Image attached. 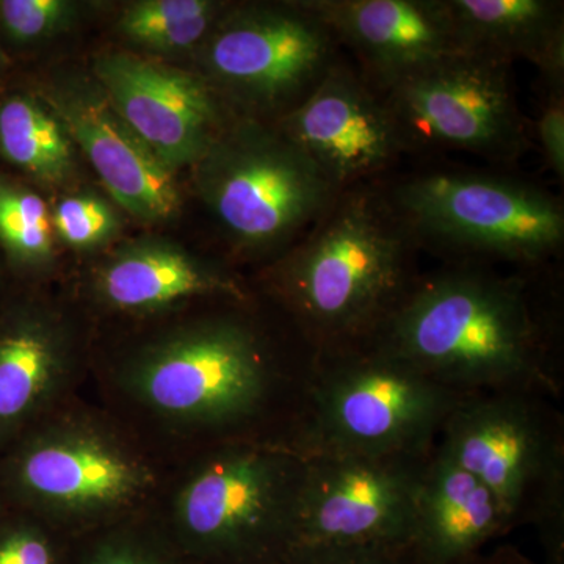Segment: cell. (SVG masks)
I'll use <instances>...</instances> for the list:
<instances>
[{
    "label": "cell",
    "instance_id": "1",
    "mask_svg": "<svg viewBox=\"0 0 564 564\" xmlns=\"http://www.w3.org/2000/svg\"><path fill=\"white\" fill-rule=\"evenodd\" d=\"M193 306L151 318L152 328L118 348L93 351L87 391L170 466L212 445L291 447L314 348L289 318L274 328L256 293Z\"/></svg>",
    "mask_w": 564,
    "mask_h": 564
},
{
    "label": "cell",
    "instance_id": "2",
    "mask_svg": "<svg viewBox=\"0 0 564 564\" xmlns=\"http://www.w3.org/2000/svg\"><path fill=\"white\" fill-rule=\"evenodd\" d=\"M536 273L454 262L419 274L366 340L463 395L530 391L558 400V317Z\"/></svg>",
    "mask_w": 564,
    "mask_h": 564
},
{
    "label": "cell",
    "instance_id": "3",
    "mask_svg": "<svg viewBox=\"0 0 564 564\" xmlns=\"http://www.w3.org/2000/svg\"><path fill=\"white\" fill-rule=\"evenodd\" d=\"M383 184L356 185L267 269L263 292L315 352L369 339L419 274Z\"/></svg>",
    "mask_w": 564,
    "mask_h": 564
},
{
    "label": "cell",
    "instance_id": "4",
    "mask_svg": "<svg viewBox=\"0 0 564 564\" xmlns=\"http://www.w3.org/2000/svg\"><path fill=\"white\" fill-rule=\"evenodd\" d=\"M170 464L85 391L0 455V496L69 538L151 510Z\"/></svg>",
    "mask_w": 564,
    "mask_h": 564
},
{
    "label": "cell",
    "instance_id": "5",
    "mask_svg": "<svg viewBox=\"0 0 564 564\" xmlns=\"http://www.w3.org/2000/svg\"><path fill=\"white\" fill-rule=\"evenodd\" d=\"M304 475L288 445H212L170 466L154 511L188 564H280L296 545Z\"/></svg>",
    "mask_w": 564,
    "mask_h": 564
},
{
    "label": "cell",
    "instance_id": "6",
    "mask_svg": "<svg viewBox=\"0 0 564 564\" xmlns=\"http://www.w3.org/2000/svg\"><path fill=\"white\" fill-rule=\"evenodd\" d=\"M463 397L367 340L317 351L291 447L304 458L430 454Z\"/></svg>",
    "mask_w": 564,
    "mask_h": 564
},
{
    "label": "cell",
    "instance_id": "7",
    "mask_svg": "<svg viewBox=\"0 0 564 564\" xmlns=\"http://www.w3.org/2000/svg\"><path fill=\"white\" fill-rule=\"evenodd\" d=\"M437 444L491 491L511 530L534 527L545 564H564V419L530 391L463 397Z\"/></svg>",
    "mask_w": 564,
    "mask_h": 564
},
{
    "label": "cell",
    "instance_id": "8",
    "mask_svg": "<svg viewBox=\"0 0 564 564\" xmlns=\"http://www.w3.org/2000/svg\"><path fill=\"white\" fill-rule=\"evenodd\" d=\"M415 243L455 262L544 270L564 243L563 204L508 174L432 170L384 187Z\"/></svg>",
    "mask_w": 564,
    "mask_h": 564
},
{
    "label": "cell",
    "instance_id": "9",
    "mask_svg": "<svg viewBox=\"0 0 564 564\" xmlns=\"http://www.w3.org/2000/svg\"><path fill=\"white\" fill-rule=\"evenodd\" d=\"M193 169L203 202L247 251L284 254L340 193L274 122L251 118H236Z\"/></svg>",
    "mask_w": 564,
    "mask_h": 564
},
{
    "label": "cell",
    "instance_id": "10",
    "mask_svg": "<svg viewBox=\"0 0 564 564\" xmlns=\"http://www.w3.org/2000/svg\"><path fill=\"white\" fill-rule=\"evenodd\" d=\"M510 69L507 63L458 52L375 88L404 154L467 152L508 166L529 150Z\"/></svg>",
    "mask_w": 564,
    "mask_h": 564
},
{
    "label": "cell",
    "instance_id": "11",
    "mask_svg": "<svg viewBox=\"0 0 564 564\" xmlns=\"http://www.w3.org/2000/svg\"><path fill=\"white\" fill-rule=\"evenodd\" d=\"M339 43L306 3L225 10L203 43L218 90L276 122L300 106L340 61Z\"/></svg>",
    "mask_w": 564,
    "mask_h": 564
},
{
    "label": "cell",
    "instance_id": "12",
    "mask_svg": "<svg viewBox=\"0 0 564 564\" xmlns=\"http://www.w3.org/2000/svg\"><path fill=\"white\" fill-rule=\"evenodd\" d=\"M432 452L307 456L296 545H410L415 496Z\"/></svg>",
    "mask_w": 564,
    "mask_h": 564
},
{
    "label": "cell",
    "instance_id": "13",
    "mask_svg": "<svg viewBox=\"0 0 564 564\" xmlns=\"http://www.w3.org/2000/svg\"><path fill=\"white\" fill-rule=\"evenodd\" d=\"M93 348L61 304L31 300L0 321V455L87 391Z\"/></svg>",
    "mask_w": 564,
    "mask_h": 564
},
{
    "label": "cell",
    "instance_id": "14",
    "mask_svg": "<svg viewBox=\"0 0 564 564\" xmlns=\"http://www.w3.org/2000/svg\"><path fill=\"white\" fill-rule=\"evenodd\" d=\"M274 124L337 192L377 182L404 154L380 93L343 58Z\"/></svg>",
    "mask_w": 564,
    "mask_h": 564
},
{
    "label": "cell",
    "instance_id": "15",
    "mask_svg": "<svg viewBox=\"0 0 564 564\" xmlns=\"http://www.w3.org/2000/svg\"><path fill=\"white\" fill-rule=\"evenodd\" d=\"M95 79L122 120L172 172L195 166L232 120L210 82L129 52H106ZM239 118V117H237Z\"/></svg>",
    "mask_w": 564,
    "mask_h": 564
},
{
    "label": "cell",
    "instance_id": "16",
    "mask_svg": "<svg viewBox=\"0 0 564 564\" xmlns=\"http://www.w3.org/2000/svg\"><path fill=\"white\" fill-rule=\"evenodd\" d=\"M43 98L122 209L143 221L176 217L181 209L176 173L122 120L98 80H55Z\"/></svg>",
    "mask_w": 564,
    "mask_h": 564
},
{
    "label": "cell",
    "instance_id": "17",
    "mask_svg": "<svg viewBox=\"0 0 564 564\" xmlns=\"http://www.w3.org/2000/svg\"><path fill=\"white\" fill-rule=\"evenodd\" d=\"M85 293L99 313L137 322L210 300L254 295L236 274L161 239L115 248L90 270Z\"/></svg>",
    "mask_w": 564,
    "mask_h": 564
},
{
    "label": "cell",
    "instance_id": "18",
    "mask_svg": "<svg viewBox=\"0 0 564 564\" xmlns=\"http://www.w3.org/2000/svg\"><path fill=\"white\" fill-rule=\"evenodd\" d=\"M373 87L463 52L445 0H304Z\"/></svg>",
    "mask_w": 564,
    "mask_h": 564
},
{
    "label": "cell",
    "instance_id": "19",
    "mask_svg": "<svg viewBox=\"0 0 564 564\" xmlns=\"http://www.w3.org/2000/svg\"><path fill=\"white\" fill-rule=\"evenodd\" d=\"M513 532L491 491L440 444L415 496L410 547L419 564H466Z\"/></svg>",
    "mask_w": 564,
    "mask_h": 564
},
{
    "label": "cell",
    "instance_id": "20",
    "mask_svg": "<svg viewBox=\"0 0 564 564\" xmlns=\"http://www.w3.org/2000/svg\"><path fill=\"white\" fill-rule=\"evenodd\" d=\"M467 54L529 62L541 84H564V11L555 0H445Z\"/></svg>",
    "mask_w": 564,
    "mask_h": 564
},
{
    "label": "cell",
    "instance_id": "21",
    "mask_svg": "<svg viewBox=\"0 0 564 564\" xmlns=\"http://www.w3.org/2000/svg\"><path fill=\"white\" fill-rule=\"evenodd\" d=\"M73 144L46 104L13 96L0 106V152L35 180L65 184L74 173Z\"/></svg>",
    "mask_w": 564,
    "mask_h": 564
},
{
    "label": "cell",
    "instance_id": "22",
    "mask_svg": "<svg viewBox=\"0 0 564 564\" xmlns=\"http://www.w3.org/2000/svg\"><path fill=\"white\" fill-rule=\"evenodd\" d=\"M225 10L212 0H140L122 11L120 31L150 51H187L206 41Z\"/></svg>",
    "mask_w": 564,
    "mask_h": 564
},
{
    "label": "cell",
    "instance_id": "23",
    "mask_svg": "<svg viewBox=\"0 0 564 564\" xmlns=\"http://www.w3.org/2000/svg\"><path fill=\"white\" fill-rule=\"evenodd\" d=\"M69 564H188L154 508L70 541Z\"/></svg>",
    "mask_w": 564,
    "mask_h": 564
},
{
    "label": "cell",
    "instance_id": "24",
    "mask_svg": "<svg viewBox=\"0 0 564 564\" xmlns=\"http://www.w3.org/2000/svg\"><path fill=\"white\" fill-rule=\"evenodd\" d=\"M52 218L31 188L0 180V242L18 265L44 270L55 259Z\"/></svg>",
    "mask_w": 564,
    "mask_h": 564
},
{
    "label": "cell",
    "instance_id": "25",
    "mask_svg": "<svg viewBox=\"0 0 564 564\" xmlns=\"http://www.w3.org/2000/svg\"><path fill=\"white\" fill-rule=\"evenodd\" d=\"M70 541L25 511L6 505L0 513V564H69Z\"/></svg>",
    "mask_w": 564,
    "mask_h": 564
},
{
    "label": "cell",
    "instance_id": "26",
    "mask_svg": "<svg viewBox=\"0 0 564 564\" xmlns=\"http://www.w3.org/2000/svg\"><path fill=\"white\" fill-rule=\"evenodd\" d=\"M52 228L58 239L74 250L90 251L101 248L118 236L120 215L106 199L91 193L66 196L55 207Z\"/></svg>",
    "mask_w": 564,
    "mask_h": 564
},
{
    "label": "cell",
    "instance_id": "27",
    "mask_svg": "<svg viewBox=\"0 0 564 564\" xmlns=\"http://www.w3.org/2000/svg\"><path fill=\"white\" fill-rule=\"evenodd\" d=\"M280 564H419L408 544L296 545Z\"/></svg>",
    "mask_w": 564,
    "mask_h": 564
},
{
    "label": "cell",
    "instance_id": "28",
    "mask_svg": "<svg viewBox=\"0 0 564 564\" xmlns=\"http://www.w3.org/2000/svg\"><path fill=\"white\" fill-rule=\"evenodd\" d=\"M73 3L65 0H3L0 20L18 41H33L57 32L73 18Z\"/></svg>",
    "mask_w": 564,
    "mask_h": 564
},
{
    "label": "cell",
    "instance_id": "29",
    "mask_svg": "<svg viewBox=\"0 0 564 564\" xmlns=\"http://www.w3.org/2000/svg\"><path fill=\"white\" fill-rule=\"evenodd\" d=\"M544 95L536 121V139L544 161L556 180H564V84H543Z\"/></svg>",
    "mask_w": 564,
    "mask_h": 564
},
{
    "label": "cell",
    "instance_id": "30",
    "mask_svg": "<svg viewBox=\"0 0 564 564\" xmlns=\"http://www.w3.org/2000/svg\"><path fill=\"white\" fill-rule=\"evenodd\" d=\"M466 564H536L529 556L522 554L514 545L505 544L488 549L485 554L475 556Z\"/></svg>",
    "mask_w": 564,
    "mask_h": 564
},
{
    "label": "cell",
    "instance_id": "31",
    "mask_svg": "<svg viewBox=\"0 0 564 564\" xmlns=\"http://www.w3.org/2000/svg\"><path fill=\"white\" fill-rule=\"evenodd\" d=\"M3 508H6V502H3L2 496H0V513H2Z\"/></svg>",
    "mask_w": 564,
    "mask_h": 564
}]
</instances>
